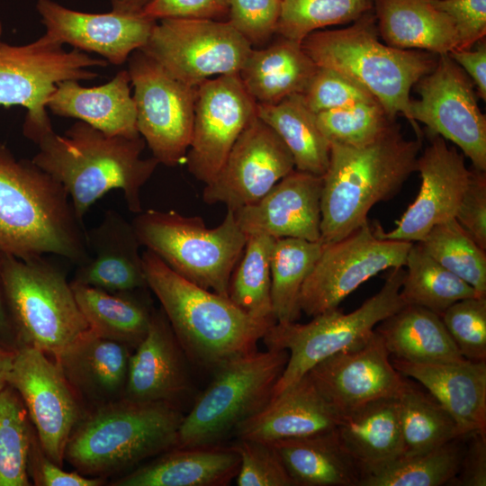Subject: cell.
<instances>
[{
	"instance_id": "1",
	"label": "cell",
	"mask_w": 486,
	"mask_h": 486,
	"mask_svg": "<svg viewBox=\"0 0 486 486\" xmlns=\"http://www.w3.org/2000/svg\"><path fill=\"white\" fill-rule=\"evenodd\" d=\"M22 132L39 148L32 160L64 186L80 220L112 189L122 191L131 212H142L141 189L159 163L141 158L146 142L140 135H110L82 121L64 136L51 122L22 127Z\"/></svg>"
},
{
	"instance_id": "2",
	"label": "cell",
	"mask_w": 486,
	"mask_h": 486,
	"mask_svg": "<svg viewBox=\"0 0 486 486\" xmlns=\"http://www.w3.org/2000/svg\"><path fill=\"white\" fill-rule=\"evenodd\" d=\"M0 252L26 260L46 254L76 266L86 257V230L64 186L32 160L0 143Z\"/></svg>"
},
{
	"instance_id": "3",
	"label": "cell",
	"mask_w": 486,
	"mask_h": 486,
	"mask_svg": "<svg viewBox=\"0 0 486 486\" xmlns=\"http://www.w3.org/2000/svg\"><path fill=\"white\" fill-rule=\"evenodd\" d=\"M148 288L156 295L189 362L213 372L256 350L276 321L253 318L229 297L182 277L148 249L141 254Z\"/></svg>"
},
{
	"instance_id": "4",
	"label": "cell",
	"mask_w": 486,
	"mask_h": 486,
	"mask_svg": "<svg viewBox=\"0 0 486 486\" xmlns=\"http://www.w3.org/2000/svg\"><path fill=\"white\" fill-rule=\"evenodd\" d=\"M421 139H407L399 125L363 146L331 143L322 176L320 241L339 240L368 222L380 202L393 198L416 171Z\"/></svg>"
},
{
	"instance_id": "5",
	"label": "cell",
	"mask_w": 486,
	"mask_h": 486,
	"mask_svg": "<svg viewBox=\"0 0 486 486\" xmlns=\"http://www.w3.org/2000/svg\"><path fill=\"white\" fill-rule=\"evenodd\" d=\"M184 416L173 404L127 398L91 409L72 431L64 461L88 477L124 474L176 446Z\"/></svg>"
},
{
	"instance_id": "6",
	"label": "cell",
	"mask_w": 486,
	"mask_h": 486,
	"mask_svg": "<svg viewBox=\"0 0 486 486\" xmlns=\"http://www.w3.org/2000/svg\"><path fill=\"white\" fill-rule=\"evenodd\" d=\"M379 37L372 11L345 28L315 31L301 44L318 67L340 72L368 90L390 119L403 115L421 139L410 116V91L432 71L437 55L394 48Z\"/></svg>"
},
{
	"instance_id": "7",
	"label": "cell",
	"mask_w": 486,
	"mask_h": 486,
	"mask_svg": "<svg viewBox=\"0 0 486 486\" xmlns=\"http://www.w3.org/2000/svg\"><path fill=\"white\" fill-rule=\"evenodd\" d=\"M131 223L140 245L173 271L229 297L230 276L248 239L233 210L227 209L222 222L215 228L206 227L199 216H184L175 211L140 212Z\"/></svg>"
},
{
	"instance_id": "8",
	"label": "cell",
	"mask_w": 486,
	"mask_h": 486,
	"mask_svg": "<svg viewBox=\"0 0 486 486\" xmlns=\"http://www.w3.org/2000/svg\"><path fill=\"white\" fill-rule=\"evenodd\" d=\"M0 270L19 348L52 357L89 329L58 266L42 256L23 260L0 252Z\"/></svg>"
},
{
	"instance_id": "9",
	"label": "cell",
	"mask_w": 486,
	"mask_h": 486,
	"mask_svg": "<svg viewBox=\"0 0 486 486\" xmlns=\"http://www.w3.org/2000/svg\"><path fill=\"white\" fill-rule=\"evenodd\" d=\"M404 274L402 266L390 269L382 288L349 313L336 308L312 317L304 324L274 323L262 340L266 349L286 350L289 357L272 398L323 359L364 344L378 323L403 308L406 304L400 292Z\"/></svg>"
},
{
	"instance_id": "10",
	"label": "cell",
	"mask_w": 486,
	"mask_h": 486,
	"mask_svg": "<svg viewBox=\"0 0 486 486\" xmlns=\"http://www.w3.org/2000/svg\"><path fill=\"white\" fill-rule=\"evenodd\" d=\"M286 350L266 349L231 359L213 373L184 416L176 446L221 444L271 400L287 364Z\"/></svg>"
},
{
	"instance_id": "11",
	"label": "cell",
	"mask_w": 486,
	"mask_h": 486,
	"mask_svg": "<svg viewBox=\"0 0 486 486\" xmlns=\"http://www.w3.org/2000/svg\"><path fill=\"white\" fill-rule=\"evenodd\" d=\"M252 45L228 21H157L140 50L177 80L197 86L212 76L238 74Z\"/></svg>"
},
{
	"instance_id": "12",
	"label": "cell",
	"mask_w": 486,
	"mask_h": 486,
	"mask_svg": "<svg viewBox=\"0 0 486 486\" xmlns=\"http://www.w3.org/2000/svg\"><path fill=\"white\" fill-rule=\"evenodd\" d=\"M63 46L45 33L23 45L0 40V105L25 108L24 123L50 122L46 105L57 83L94 79L99 74L92 68L108 65L102 58Z\"/></svg>"
},
{
	"instance_id": "13",
	"label": "cell",
	"mask_w": 486,
	"mask_h": 486,
	"mask_svg": "<svg viewBox=\"0 0 486 486\" xmlns=\"http://www.w3.org/2000/svg\"><path fill=\"white\" fill-rule=\"evenodd\" d=\"M128 64L138 132L159 164H184L193 134L196 86L173 77L140 50Z\"/></svg>"
},
{
	"instance_id": "14",
	"label": "cell",
	"mask_w": 486,
	"mask_h": 486,
	"mask_svg": "<svg viewBox=\"0 0 486 486\" xmlns=\"http://www.w3.org/2000/svg\"><path fill=\"white\" fill-rule=\"evenodd\" d=\"M412 242L379 238L369 222L345 238L323 243L299 298L302 312L314 317L338 308L363 283L384 270L403 267Z\"/></svg>"
},
{
	"instance_id": "15",
	"label": "cell",
	"mask_w": 486,
	"mask_h": 486,
	"mask_svg": "<svg viewBox=\"0 0 486 486\" xmlns=\"http://www.w3.org/2000/svg\"><path fill=\"white\" fill-rule=\"evenodd\" d=\"M415 86L420 97L410 102L414 124L423 123L429 134L454 143L473 168L486 172V116L466 73L448 53L441 54Z\"/></svg>"
},
{
	"instance_id": "16",
	"label": "cell",
	"mask_w": 486,
	"mask_h": 486,
	"mask_svg": "<svg viewBox=\"0 0 486 486\" xmlns=\"http://www.w3.org/2000/svg\"><path fill=\"white\" fill-rule=\"evenodd\" d=\"M8 384L22 397L43 451L63 467L68 440L86 409L59 367L41 350L22 346Z\"/></svg>"
},
{
	"instance_id": "17",
	"label": "cell",
	"mask_w": 486,
	"mask_h": 486,
	"mask_svg": "<svg viewBox=\"0 0 486 486\" xmlns=\"http://www.w3.org/2000/svg\"><path fill=\"white\" fill-rule=\"evenodd\" d=\"M256 115V102L238 74L221 75L196 86L191 144L184 163L205 184L223 166L237 139Z\"/></svg>"
},
{
	"instance_id": "18",
	"label": "cell",
	"mask_w": 486,
	"mask_h": 486,
	"mask_svg": "<svg viewBox=\"0 0 486 486\" xmlns=\"http://www.w3.org/2000/svg\"><path fill=\"white\" fill-rule=\"evenodd\" d=\"M295 168L289 149L276 132L256 115L240 133L202 200L227 209L255 203Z\"/></svg>"
},
{
	"instance_id": "19",
	"label": "cell",
	"mask_w": 486,
	"mask_h": 486,
	"mask_svg": "<svg viewBox=\"0 0 486 486\" xmlns=\"http://www.w3.org/2000/svg\"><path fill=\"white\" fill-rule=\"evenodd\" d=\"M416 171L421 177L417 197L394 229L385 231L379 224L373 227L379 238L420 242L433 227L454 219L472 175L464 154L449 147L441 136L430 134Z\"/></svg>"
},
{
	"instance_id": "20",
	"label": "cell",
	"mask_w": 486,
	"mask_h": 486,
	"mask_svg": "<svg viewBox=\"0 0 486 486\" xmlns=\"http://www.w3.org/2000/svg\"><path fill=\"white\" fill-rule=\"evenodd\" d=\"M307 374L339 415L378 399L397 397L406 382L375 330L364 344L323 359Z\"/></svg>"
},
{
	"instance_id": "21",
	"label": "cell",
	"mask_w": 486,
	"mask_h": 486,
	"mask_svg": "<svg viewBox=\"0 0 486 486\" xmlns=\"http://www.w3.org/2000/svg\"><path fill=\"white\" fill-rule=\"evenodd\" d=\"M45 34L55 41L122 65L147 43L157 21L139 14L111 10L104 14L73 10L54 0H37Z\"/></svg>"
},
{
	"instance_id": "22",
	"label": "cell",
	"mask_w": 486,
	"mask_h": 486,
	"mask_svg": "<svg viewBox=\"0 0 486 486\" xmlns=\"http://www.w3.org/2000/svg\"><path fill=\"white\" fill-rule=\"evenodd\" d=\"M322 176L293 169L253 204L233 210L247 235L320 240Z\"/></svg>"
},
{
	"instance_id": "23",
	"label": "cell",
	"mask_w": 486,
	"mask_h": 486,
	"mask_svg": "<svg viewBox=\"0 0 486 486\" xmlns=\"http://www.w3.org/2000/svg\"><path fill=\"white\" fill-rule=\"evenodd\" d=\"M188 364L165 313L153 310L148 332L130 357L124 398L181 408L193 391Z\"/></svg>"
},
{
	"instance_id": "24",
	"label": "cell",
	"mask_w": 486,
	"mask_h": 486,
	"mask_svg": "<svg viewBox=\"0 0 486 486\" xmlns=\"http://www.w3.org/2000/svg\"><path fill=\"white\" fill-rule=\"evenodd\" d=\"M86 257L76 266L70 283L110 292L148 288L141 246L132 223L120 213L107 211L101 222L86 231Z\"/></svg>"
},
{
	"instance_id": "25",
	"label": "cell",
	"mask_w": 486,
	"mask_h": 486,
	"mask_svg": "<svg viewBox=\"0 0 486 486\" xmlns=\"http://www.w3.org/2000/svg\"><path fill=\"white\" fill-rule=\"evenodd\" d=\"M132 351L89 328L52 358L86 411L124 398Z\"/></svg>"
},
{
	"instance_id": "26",
	"label": "cell",
	"mask_w": 486,
	"mask_h": 486,
	"mask_svg": "<svg viewBox=\"0 0 486 486\" xmlns=\"http://www.w3.org/2000/svg\"><path fill=\"white\" fill-rule=\"evenodd\" d=\"M391 360L400 374L420 383L452 415L464 436L486 432V361Z\"/></svg>"
},
{
	"instance_id": "27",
	"label": "cell",
	"mask_w": 486,
	"mask_h": 486,
	"mask_svg": "<svg viewBox=\"0 0 486 486\" xmlns=\"http://www.w3.org/2000/svg\"><path fill=\"white\" fill-rule=\"evenodd\" d=\"M339 417L306 374L241 423L233 435L273 442L334 429Z\"/></svg>"
},
{
	"instance_id": "28",
	"label": "cell",
	"mask_w": 486,
	"mask_h": 486,
	"mask_svg": "<svg viewBox=\"0 0 486 486\" xmlns=\"http://www.w3.org/2000/svg\"><path fill=\"white\" fill-rule=\"evenodd\" d=\"M231 446H175L111 482L112 486H225L237 476Z\"/></svg>"
},
{
	"instance_id": "29",
	"label": "cell",
	"mask_w": 486,
	"mask_h": 486,
	"mask_svg": "<svg viewBox=\"0 0 486 486\" xmlns=\"http://www.w3.org/2000/svg\"><path fill=\"white\" fill-rule=\"evenodd\" d=\"M46 106L56 115L77 119L110 135H140L127 69L99 86H82L77 80L58 82Z\"/></svg>"
},
{
	"instance_id": "30",
	"label": "cell",
	"mask_w": 486,
	"mask_h": 486,
	"mask_svg": "<svg viewBox=\"0 0 486 486\" xmlns=\"http://www.w3.org/2000/svg\"><path fill=\"white\" fill-rule=\"evenodd\" d=\"M378 33L384 43L436 55L458 47L451 18L432 0H373Z\"/></svg>"
},
{
	"instance_id": "31",
	"label": "cell",
	"mask_w": 486,
	"mask_h": 486,
	"mask_svg": "<svg viewBox=\"0 0 486 486\" xmlns=\"http://www.w3.org/2000/svg\"><path fill=\"white\" fill-rule=\"evenodd\" d=\"M335 430L362 475L403 454L397 397L378 399L340 414Z\"/></svg>"
},
{
	"instance_id": "32",
	"label": "cell",
	"mask_w": 486,
	"mask_h": 486,
	"mask_svg": "<svg viewBox=\"0 0 486 486\" xmlns=\"http://www.w3.org/2000/svg\"><path fill=\"white\" fill-rule=\"evenodd\" d=\"M268 443L294 486H359L361 468L342 446L335 428Z\"/></svg>"
},
{
	"instance_id": "33",
	"label": "cell",
	"mask_w": 486,
	"mask_h": 486,
	"mask_svg": "<svg viewBox=\"0 0 486 486\" xmlns=\"http://www.w3.org/2000/svg\"><path fill=\"white\" fill-rule=\"evenodd\" d=\"M317 68L301 42L281 37L267 48L252 49L238 76L256 104H275L302 94Z\"/></svg>"
},
{
	"instance_id": "34",
	"label": "cell",
	"mask_w": 486,
	"mask_h": 486,
	"mask_svg": "<svg viewBox=\"0 0 486 486\" xmlns=\"http://www.w3.org/2000/svg\"><path fill=\"white\" fill-rule=\"evenodd\" d=\"M392 357L418 364L464 359L441 317L423 307L405 305L377 324Z\"/></svg>"
},
{
	"instance_id": "35",
	"label": "cell",
	"mask_w": 486,
	"mask_h": 486,
	"mask_svg": "<svg viewBox=\"0 0 486 486\" xmlns=\"http://www.w3.org/2000/svg\"><path fill=\"white\" fill-rule=\"evenodd\" d=\"M256 115L281 138L292 156L295 169L320 176L325 174L330 143L301 94L275 104H256Z\"/></svg>"
},
{
	"instance_id": "36",
	"label": "cell",
	"mask_w": 486,
	"mask_h": 486,
	"mask_svg": "<svg viewBox=\"0 0 486 486\" xmlns=\"http://www.w3.org/2000/svg\"><path fill=\"white\" fill-rule=\"evenodd\" d=\"M77 305L89 328L132 350L145 338L154 309L134 292H110L70 283Z\"/></svg>"
},
{
	"instance_id": "37",
	"label": "cell",
	"mask_w": 486,
	"mask_h": 486,
	"mask_svg": "<svg viewBox=\"0 0 486 486\" xmlns=\"http://www.w3.org/2000/svg\"><path fill=\"white\" fill-rule=\"evenodd\" d=\"M403 454L411 455L466 436L452 415L425 389L406 382L397 396Z\"/></svg>"
},
{
	"instance_id": "38",
	"label": "cell",
	"mask_w": 486,
	"mask_h": 486,
	"mask_svg": "<svg viewBox=\"0 0 486 486\" xmlns=\"http://www.w3.org/2000/svg\"><path fill=\"white\" fill-rule=\"evenodd\" d=\"M323 243L302 238H275L271 258V302L276 322L297 321L302 284L318 260Z\"/></svg>"
},
{
	"instance_id": "39",
	"label": "cell",
	"mask_w": 486,
	"mask_h": 486,
	"mask_svg": "<svg viewBox=\"0 0 486 486\" xmlns=\"http://www.w3.org/2000/svg\"><path fill=\"white\" fill-rule=\"evenodd\" d=\"M405 266L400 293L406 305L423 307L441 316L454 302L479 296L470 284L437 263L420 242L412 243Z\"/></svg>"
},
{
	"instance_id": "40",
	"label": "cell",
	"mask_w": 486,
	"mask_h": 486,
	"mask_svg": "<svg viewBox=\"0 0 486 486\" xmlns=\"http://www.w3.org/2000/svg\"><path fill=\"white\" fill-rule=\"evenodd\" d=\"M454 439L428 452L401 455L362 475L359 486H441L459 471L465 438Z\"/></svg>"
},
{
	"instance_id": "41",
	"label": "cell",
	"mask_w": 486,
	"mask_h": 486,
	"mask_svg": "<svg viewBox=\"0 0 486 486\" xmlns=\"http://www.w3.org/2000/svg\"><path fill=\"white\" fill-rule=\"evenodd\" d=\"M274 239L260 234L248 237L242 256L230 276L229 298L253 318L275 321L270 276Z\"/></svg>"
},
{
	"instance_id": "42",
	"label": "cell",
	"mask_w": 486,
	"mask_h": 486,
	"mask_svg": "<svg viewBox=\"0 0 486 486\" xmlns=\"http://www.w3.org/2000/svg\"><path fill=\"white\" fill-rule=\"evenodd\" d=\"M34 428L20 394L0 391V486H29L28 454Z\"/></svg>"
},
{
	"instance_id": "43",
	"label": "cell",
	"mask_w": 486,
	"mask_h": 486,
	"mask_svg": "<svg viewBox=\"0 0 486 486\" xmlns=\"http://www.w3.org/2000/svg\"><path fill=\"white\" fill-rule=\"evenodd\" d=\"M420 243L446 269L486 296V250L481 248L455 219L436 225Z\"/></svg>"
},
{
	"instance_id": "44",
	"label": "cell",
	"mask_w": 486,
	"mask_h": 486,
	"mask_svg": "<svg viewBox=\"0 0 486 486\" xmlns=\"http://www.w3.org/2000/svg\"><path fill=\"white\" fill-rule=\"evenodd\" d=\"M372 11L373 0H282L275 33L302 42L319 29L352 23Z\"/></svg>"
},
{
	"instance_id": "45",
	"label": "cell",
	"mask_w": 486,
	"mask_h": 486,
	"mask_svg": "<svg viewBox=\"0 0 486 486\" xmlns=\"http://www.w3.org/2000/svg\"><path fill=\"white\" fill-rule=\"evenodd\" d=\"M316 118L330 144L354 147L372 142L395 122L377 101L323 111Z\"/></svg>"
},
{
	"instance_id": "46",
	"label": "cell",
	"mask_w": 486,
	"mask_h": 486,
	"mask_svg": "<svg viewBox=\"0 0 486 486\" xmlns=\"http://www.w3.org/2000/svg\"><path fill=\"white\" fill-rule=\"evenodd\" d=\"M440 317L464 358L486 361V296L462 299Z\"/></svg>"
},
{
	"instance_id": "47",
	"label": "cell",
	"mask_w": 486,
	"mask_h": 486,
	"mask_svg": "<svg viewBox=\"0 0 486 486\" xmlns=\"http://www.w3.org/2000/svg\"><path fill=\"white\" fill-rule=\"evenodd\" d=\"M232 446L240 460L235 478L238 486H294L270 443L237 438Z\"/></svg>"
},
{
	"instance_id": "48",
	"label": "cell",
	"mask_w": 486,
	"mask_h": 486,
	"mask_svg": "<svg viewBox=\"0 0 486 486\" xmlns=\"http://www.w3.org/2000/svg\"><path fill=\"white\" fill-rule=\"evenodd\" d=\"M302 95L307 106L315 113L376 101L368 90L355 80L323 67L317 68Z\"/></svg>"
},
{
	"instance_id": "49",
	"label": "cell",
	"mask_w": 486,
	"mask_h": 486,
	"mask_svg": "<svg viewBox=\"0 0 486 486\" xmlns=\"http://www.w3.org/2000/svg\"><path fill=\"white\" fill-rule=\"evenodd\" d=\"M282 0H229L228 22L251 45L262 44L275 33Z\"/></svg>"
},
{
	"instance_id": "50",
	"label": "cell",
	"mask_w": 486,
	"mask_h": 486,
	"mask_svg": "<svg viewBox=\"0 0 486 486\" xmlns=\"http://www.w3.org/2000/svg\"><path fill=\"white\" fill-rule=\"evenodd\" d=\"M455 220L463 230L486 250V172L475 168L458 206Z\"/></svg>"
},
{
	"instance_id": "51",
	"label": "cell",
	"mask_w": 486,
	"mask_h": 486,
	"mask_svg": "<svg viewBox=\"0 0 486 486\" xmlns=\"http://www.w3.org/2000/svg\"><path fill=\"white\" fill-rule=\"evenodd\" d=\"M453 21L457 49H471L486 35V0H432Z\"/></svg>"
},
{
	"instance_id": "52",
	"label": "cell",
	"mask_w": 486,
	"mask_h": 486,
	"mask_svg": "<svg viewBox=\"0 0 486 486\" xmlns=\"http://www.w3.org/2000/svg\"><path fill=\"white\" fill-rule=\"evenodd\" d=\"M28 474L37 486H100L105 483L101 477H88L76 471L67 472L50 460L43 451L35 429L28 454Z\"/></svg>"
},
{
	"instance_id": "53",
	"label": "cell",
	"mask_w": 486,
	"mask_h": 486,
	"mask_svg": "<svg viewBox=\"0 0 486 486\" xmlns=\"http://www.w3.org/2000/svg\"><path fill=\"white\" fill-rule=\"evenodd\" d=\"M140 14L154 21L166 18L227 21L229 0H150Z\"/></svg>"
},
{
	"instance_id": "54",
	"label": "cell",
	"mask_w": 486,
	"mask_h": 486,
	"mask_svg": "<svg viewBox=\"0 0 486 486\" xmlns=\"http://www.w3.org/2000/svg\"><path fill=\"white\" fill-rule=\"evenodd\" d=\"M449 484L486 485V432H474L466 436L459 471Z\"/></svg>"
},
{
	"instance_id": "55",
	"label": "cell",
	"mask_w": 486,
	"mask_h": 486,
	"mask_svg": "<svg viewBox=\"0 0 486 486\" xmlns=\"http://www.w3.org/2000/svg\"><path fill=\"white\" fill-rule=\"evenodd\" d=\"M448 55L472 81L478 95L486 100V40H479L471 49H454Z\"/></svg>"
},
{
	"instance_id": "56",
	"label": "cell",
	"mask_w": 486,
	"mask_h": 486,
	"mask_svg": "<svg viewBox=\"0 0 486 486\" xmlns=\"http://www.w3.org/2000/svg\"><path fill=\"white\" fill-rule=\"evenodd\" d=\"M0 346L19 348L14 327L9 311L0 270Z\"/></svg>"
},
{
	"instance_id": "57",
	"label": "cell",
	"mask_w": 486,
	"mask_h": 486,
	"mask_svg": "<svg viewBox=\"0 0 486 486\" xmlns=\"http://www.w3.org/2000/svg\"><path fill=\"white\" fill-rule=\"evenodd\" d=\"M17 350L0 346V391L8 385L9 375Z\"/></svg>"
},
{
	"instance_id": "58",
	"label": "cell",
	"mask_w": 486,
	"mask_h": 486,
	"mask_svg": "<svg viewBox=\"0 0 486 486\" xmlns=\"http://www.w3.org/2000/svg\"><path fill=\"white\" fill-rule=\"evenodd\" d=\"M150 0H110L112 11L139 14Z\"/></svg>"
},
{
	"instance_id": "59",
	"label": "cell",
	"mask_w": 486,
	"mask_h": 486,
	"mask_svg": "<svg viewBox=\"0 0 486 486\" xmlns=\"http://www.w3.org/2000/svg\"><path fill=\"white\" fill-rule=\"evenodd\" d=\"M3 31H4V28H3V23H2V21L0 19V40H1V37L3 35Z\"/></svg>"
}]
</instances>
